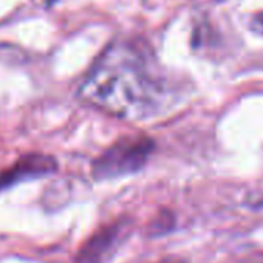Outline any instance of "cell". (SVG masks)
Instances as JSON below:
<instances>
[{"label":"cell","instance_id":"obj_6","mask_svg":"<svg viewBox=\"0 0 263 263\" xmlns=\"http://www.w3.org/2000/svg\"><path fill=\"white\" fill-rule=\"evenodd\" d=\"M161 263H184L183 260H177V258H171V260H163Z\"/></svg>","mask_w":263,"mask_h":263},{"label":"cell","instance_id":"obj_3","mask_svg":"<svg viewBox=\"0 0 263 263\" xmlns=\"http://www.w3.org/2000/svg\"><path fill=\"white\" fill-rule=\"evenodd\" d=\"M58 163L51 155L45 154H27L19 158L10 169L0 172V191L8 189L17 183L41 178L56 172Z\"/></svg>","mask_w":263,"mask_h":263},{"label":"cell","instance_id":"obj_2","mask_svg":"<svg viewBox=\"0 0 263 263\" xmlns=\"http://www.w3.org/2000/svg\"><path fill=\"white\" fill-rule=\"evenodd\" d=\"M154 143L146 137H125L93 161L91 174L96 180L134 174L144 166Z\"/></svg>","mask_w":263,"mask_h":263},{"label":"cell","instance_id":"obj_4","mask_svg":"<svg viewBox=\"0 0 263 263\" xmlns=\"http://www.w3.org/2000/svg\"><path fill=\"white\" fill-rule=\"evenodd\" d=\"M118 235H119V231L116 226L101 229L81 249V252L76 258V263H101V260L115 246Z\"/></svg>","mask_w":263,"mask_h":263},{"label":"cell","instance_id":"obj_1","mask_svg":"<svg viewBox=\"0 0 263 263\" xmlns=\"http://www.w3.org/2000/svg\"><path fill=\"white\" fill-rule=\"evenodd\" d=\"M87 104L127 121L160 115L166 87L147 56L130 42H115L96 59L79 87Z\"/></svg>","mask_w":263,"mask_h":263},{"label":"cell","instance_id":"obj_5","mask_svg":"<svg viewBox=\"0 0 263 263\" xmlns=\"http://www.w3.org/2000/svg\"><path fill=\"white\" fill-rule=\"evenodd\" d=\"M251 28H252L255 33H258V34L263 36V11L258 13V14H255V16L252 17V21H251Z\"/></svg>","mask_w":263,"mask_h":263}]
</instances>
